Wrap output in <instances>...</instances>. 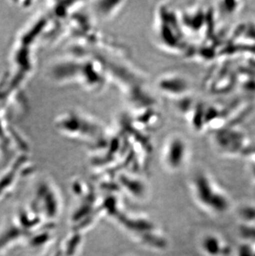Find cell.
Returning a JSON list of instances; mask_svg holds the SVG:
<instances>
[{"label":"cell","instance_id":"3957f363","mask_svg":"<svg viewBox=\"0 0 255 256\" xmlns=\"http://www.w3.org/2000/svg\"><path fill=\"white\" fill-rule=\"evenodd\" d=\"M220 246L222 244L219 240L213 236L206 237L202 243L203 249L206 253L212 256L222 254V247Z\"/></svg>","mask_w":255,"mask_h":256},{"label":"cell","instance_id":"7a4b0ae2","mask_svg":"<svg viewBox=\"0 0 255 256\" xmlns=\"http://www.w3.org/2000/svg\"><path fill=\"white\" fill-rule=\"evenodd\" d=\"M195 179L193 186L195 185L198 198L206 206L216 212H223L228 208V202H226V200H224L222 195L220 196L217 194L216 196H213V189L207 178L200 175Z\"/></svg>","mask_w":255,"mask_h":256},{"label":"cell","instance_id":"277c9868","mask_svg":"<svg viewBox=\"0 0 255 256\" xmlns=\"http://www.w3.org/2000/svg\"><path fill=\"white\" fill-rule=\"evenodd\" d=\"M251 256L250 252L248 250V249H244L241 250V256Z\"/></svg>","mask_w":255,"mask_h":256},{"label":"cell","instance_id":"6da1fadb","mask_svg":"<svg viewBox=\"0 0 255 256\" xmlns=\"http://www.w3.org/2000/svg\"><path fill=\"white\" fill-rule=\"evenodd\" d=\"M188 142L180 134H172L164 142L162 158L168 170H180L188 160Z\"/></svg>","mask_w":255,"mask_h":256}]
</instances>
